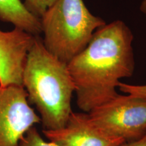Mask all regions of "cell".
<instances>
[{"label": "cell", "instance_id": "7", "mask_svg": "<svg viewBox=\"0 0 146 146\" xmlns=\"http://www.w3.org/2000/svg\"><path fill=\"white\" fill-rule=\"evenodd\" d=\"M35 36L21 29L0 30V83L2 86H23V73L27 54Z\"/></svg>", "mask_w": 146, "mask_h": 146}, {"label": "cell", "instance_id": "4", "mask_svg": "<svg viewBox=\"0 0 146 146\" xmlns=\"http://www.w3.org/2000/svg\"><path fill=\"white\" fill-rule=\"evenodd\" d=\"M87 113L100 129L125 142L146 134V98L118 94Z\"/></svg>", "mask_w": 146, "mask_h": 146}, {"label": "cell", "instance_id": "9", "mask_svg": "<svg viewBox=\"0 0 146 146\" xmlns=\"http://www.w3.org/2000/svg\"><path fill=\"white\" fill-rule=\"evenodd\" d=\"M18 146H58L53 142L46 141L42 137L36 127L31 128L24 135Z\"/></svg>", "mask_w": 146, "mask_h": 146}, {"label": "cell", "instance_id": "8", "mask_svg": "<svg viewBox=\"0 0 146 146\" xmlns=\"http://www.w3.org/2000/svg\"><path fill=\"white\" fill-rule=\"evenodd\" d=\"M0 21L34 36L42 33L41 18L29 12L21 0H0Z\"/></svg>", "mask_w": 146, "mask_h": 146}, {"label": "cell", "instance_id": "11", "mask_svg": "<svg viewBox=\"0 0 146 146\" xmlns=\"http://www.w3.org/2000/svg\"><path fill=\"white\" fill-rule=\"evenodd\" d=\"M118 88L120 91L125 93L126 94L146 98V85H134L120 82Z\"/></svg>", "mask_w": 146, "mask_h": 146}, {"label": "cell", "instance_id": "2", "mask_svg": "<svg viewBox=\"0 0 146 146\" xmlns=\"http://www.w3.org/2000/svg\"><path fill=\"white\" fill-rule=\"evenodd\" d=\"M23 86L29 104L39 112L43 130L64 127L72 112L71 102L75 86L68 64L51 54L39 35L35 36L27 54Z\"/></svg>", "mask_w": 146, "mask_h": 146}, {"label": "cell", "instance_id": "1", "mask_svg": "<svg viewBox=\"0 0 146 146\" xmlns=\"http://www.w3.org/2000/svg\"><path fill=\"white\" fill-rule=\"evenodd\" d=\"M134 36L122 21L96 30L88 45L68 63L75 86L76 105L84 112L118 96L120 80L135 70Z\"/></svg>", "mask_w": 146, "mask_h": 146}, {"label": "cell", "instance_id": "3", "mask_svg": "<svg viewBox=\"0 0 146 146\" xmlns=\"http://www.w3.org/2000/svg\"><path fill=\"white\" fill-rule=\"evenodd\" d=\"M45 48L68 64L83 51L98 29L102 18L91 14L83 0H56L41 18Z\"/></svg>", "mask_w": 146, "mask_h": 146}, {"label": "cell", "instance_id": "13", "mask_svg": "<svg viewBox=\"0 0 146 146\" xmlns=\"http://www.w3.org/2000/svg\"><path fill=\"white\" fill-rule=\"evenodd\" d=\"M140 11L142 12V14L145 16V23H146V0H142L141 5H140Z\"/></svg>", "mask_w": 146, "mask_h": 146}, {"label": "cell", "instance_id": "10", "mask_svg": "<svg viewBox=\"0 0 146 146\" xmlns=\"http://www.w3.org/2000/svg\"><path fill=\"white\" fill-rule=\"evenodd\" d=\"M56 0H25L24 4L29 12L41 18L43 14Z\"/></svg>", "mask_w": 146, "mask_h": 146}, {"label": "cell", "instance_id": "6", "mask_svg": "<svg viewBox=\"0 0 146 146\" xmlns=\"http://www.w3.org/2000/svg\"><path fill=\"white\" fill-rule=\"evenodd\" d=\"M43 134L58 146H120L125 142L100 129L88 113L84 112L72 111L64 127L57 130H43Z\"/></svg>", "mask_w": 146, "mask_h": 146}, {"label": "cell", "instance_id": "5", "mask_svg": "<svg viewBox=\"0 0 146 146\" xmlns=\"http://www.w3.org/2000/svg\"><path fill=\"white\" fill-rule=\"evenodd\" d=\"M41 119L31 107L22 85L0 83V146H18L31 128Z\"/></svg>", "mask_w": 146, "mask_h": 146}, {"label": "cell", "instance_id": "12", "mask_svg": "<svg viewBox=\"0 0 146 146\" xmlns=\"http://www.w3.org/2000/svg\"><path fill=\"white\" fill-rule=\"evenodd\" d=\"M120 146H146V134L137 140L124 142Z\"/></svg>", "mask_w": 146, "mask_h": 146}]
</instances>
